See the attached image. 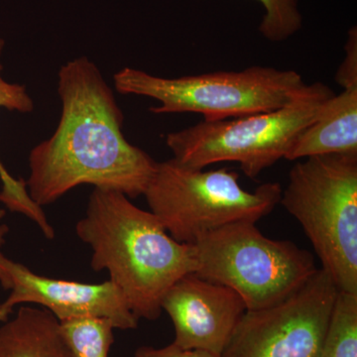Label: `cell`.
I'll return each instance as SVG.
<instances>
[{
    "mask_svg": "<svg viewBox=\"0 0 357 357\" xmlns=\"http://www.w3.org/2000/svg\"><path fill=\"white\" fill-rule=\"evenodd\" d=\"M134 357H222V356L215 352L204 351V349H181L172 342L160 349L147 347V345L138 347L134 354Z\"/></svg>",
    "mask_w": 357,
    "mask_h": 357,
    "instance_id": "ac0fdd59",
    "label": "cell"
},
{
    "mask_svg": "<svg viewBox=\"0 0 357 357\" xmlns=\"http://www.w3.org/2000/svg\"><path fill=\"white\" fill-rule=\"evenodd\" d=\"M4 49V40L0 38V109L20 114H29L34 110V102L28 93L24 86L10 84L2 77L1 56ZM0 178L2 190L0 192V201L11 211H17L34 220L39 225L47 238L54 237V229L45 217L41 206L34 203L30 198L26 183L18 181L7 172L0 161Z\"/></svg>",
    "mask_w": 357,
    "mask_h": 357,
    "instance_id": "4fadbf2b",
    "label": "cell"
},
{
    "mask_svg": "<svg viewBox=\"0 0 357 357\" xmlns=\"http://www.w3.org/2000/svg\"><path fill=\"white\" fill-rule=\"evenodd\" d=\"M265 13L259 25V32L268 41L284 42L300 31L303 16L300 0H257Z\"/></svg>",
    "mask_w": 357,
    "mask_h": 357,
    "instance_id": "2e32d148",
    "label": "cell"
},
{
    "mask_svg": "<svg viewBox=\"0 0 357 357\" xmlns=\"http://www.w3.org/2000/svg\"><path fill=\"white\" fill-rule=\"evenodd\" d=\"M0 357H72L60 321L46 309L21 307L0 326Z\"/></svg>",
    "mask_w": 357,
    "mask_h": 357,
    "instance_id": "7c38bea8",
    "label": "cell"
},
{
    "mask_svg": "<svg viewBox=\"0 0 357 357\" xmlns=\"http://www.w3.org/2000/svg\"><path fill=\"white\" fill-rule=\"evenodd\" d=\"M345 58L335 74V82L344 89L357 86V30L356 26L349 31L345 44Z\"/></svg>",
    "mask_w": 357,
    "mask_h": 357,
    "instance_id": "e0dca14e",
    "label": "cell"
},
{
    "mask_svg": "<svg viewBox=\"0 0 357 357\" xmlns=\"http://www.w3.org/2000/svg\"><path fill=\"white\" fill-rule=\"evenodd\" d=\"M4 217H6V211L0 210V246L6 243V236L9 231L8 227L3 223Z\"/></svg>",
    "mask_w": 357,
    "mask_h": 357,
    "instance_id": "d6986e66",
    "label": "cell"
},
{
    "mask_svg": "<svg viewBox=\"0 0 357 357\" xmlns=\"http://www.w3.org/2000/svg\"><path fill=\"white\" fill-rule=\"evenodd\" d=\"M72 357H109L115 326L109 319L83 318L60 321Z\"/></svg>",
    "mask_w": 357,
    "mask_h": 357,
    "instance_id": "9a60e30c",
    "label": "cell"
},
{
    "mask_svg": "<svg viewBox=\"0 0 357 357\" xmlns=\"http://www.w3.org/2000/svg\"><path fill=\"white\" fill-rule=\"evenodd\" d=\"M321 155H357V86L333 95L298 135L285 159Z\"/></svg>",
    "mask_w": 357,
    "mask_h": 357,
    "instance_id": "8fae6325",
    "label": "cell"
},
{
    "mask_svg": "<svg viewBox=\"0 0 357 357\" xmlns=\"http://www.w3.org/2000/svg\"><path fill=\"white\" fill-rule=\"evenodd\" d=\"M255 223H230L194 244L195 274L236 291L249 311L286 299L318 269L310 251L265 236Z\"/></svg>",
    "mask_w": 357,
    "mask_h": 357,
    "instance_id": "52a82bcc",
    "label": "cell"
},
{
    "mask_svg": "<svg viewBox=\"0 0 357 357\" xmlns=\"http://www.w3.org/2000/svg\"><path fill=\"white\" fill-rule=\"evenodd\" d=\"M76 231L93 249L91 268L109 272L138 319H158L167 291L198 267L194 244L175 241L154 213L119 192L95 188Z\"/></svg>",
    "mask_w": 357,
    "mask_h": 357,
    "instance_id": "7a4b0ae2",
    "label": "cell"
},
{
    "mask_svg": "<svg viewBox=\"0 0 357 357\" xmlns=\"http://www.w3.org/2000/svg\"><path fill=\"white\" fill-rule=\"evenodd\" d=\"M58 77L62 114L53 135L30 153V198L42 208L81 185L130 199L144 195L157 162L124 137L123 114L100 70L79 57Z\"/></svg>",
    "mask_w": 357,
    "mask_h": 357,
    "instance_id": "6da1fadb",
    "label": "cell"
},
{
    "mask_svg": "<svg viewBox=\"0 0 357 357\" xmlns=\"http://www.w3.org/2000/svg\"><path fill=\"white\" fill-rule=\"evenodd\" d=\"M321 357H357V293L338 290Z\"/></svg>",
    "mask_w": 357,
    "mask_h": 357,
    "instance_id": "5bb4252c",
    "label": "cell"
},
{
    "mask_svg": "<svg viewBox=\"0 0 357 357\" xmlns=\"http://www.w3.org/2000/svg\"><path fill=\"white\" fill-rule=\"evenodd\" d=\"M0 284L10 290L3 302L10 310L16 305L32 303L48 310L60 321L98 318L109 319L119 330H133L138 326V319L123 294L110 280L86 284L49 278L0 252Z\"/></svg>",
    "mask_w": 357,
    "mask_h": 357,
    "instance_id": "9c48e42d",
    "label": "cell"
},
{
    "mask_svg": "<svg viewBox=\"0 0 357 357\" xmlns=\"http://www.w3.org/2000/svg\"><path fill=\"white\" fill-rule=\"evenodd\" d=\"M279 204L302 225L338 290L357 293V155L297 162Z\"/></svg>",
    "mask_w": 357,
    "mask_h": 357,
    "instance_id": "3957f363",
    "label": "cell"
},
{
    "mask_svg": "<svg viewBox=\"0 0 357 357\" xmlns=\"http://www.w3.org/2000/svg\"><path fill=\"white\" fill-rule=\"evenodd\" d=\"M337 292L330 274L317 269L286 299L246 310L222 357H321Z\"/></svg>",
    "mask_w": 357,
    "mask_h": 357,
    "instance_id": "ba28073f",
    "label": "cell"
},
{
    "mask_svg": "<svg viewBox=\"0 0 357 357\" xmlns=\"http://www.w3.org/2000/svg\"><path fill=\"white\" fill-rule=\"evenodd\" d=\"M238 180V174L227 168H188L172 158L157 163L143 196L175 241L195 244L230 223L258 222L280 203L279 183H264L249 192Z\"/></svg>",
    "mask_w": 357,
    "mask_h": 357,
    "instance_id": "8992f818",
    "label": "cell"
},
{
    "mask_svg": "<svg viewBox=\"0 0 357 357\" xmlns=\"http://www.w3.org/2000/svg\"><path fill=\"white\" fill-rule=\"evenodd\" d=\"M11 314H13V310L6 307L3 303H0V323H6Z\"/></svg>",
    "mask_w": 357,
    "mask_h": 357,
    "instance_id": "ffe728a7",
    "label": "cell"
},
{
    "mask_svg": "<svg viewBox=\"0 0 357 357\" xmlns=\"http://www.w3.org/2000/svg\"><path fill=\"white\" fill-rule=\"evenodd\" d=\"M335 95L323 83L307 84L292 102L272 112L196 126L169 133L167 146L181 165L204 169L220 162H236L248 178L258 177L285 159L298 135L317 119Z\"/></svg>",
    "mask_w": 357,
    "mask_h": 357,
    "instance_id": "277c9868",
    "label": "cell"
},
{
    "mask_svg": "<svg viewBox=\"0 0 357 357\" xmlns=\"http://www.w3.org/2000/svg\"><path fill=\"white\" fill-rule=\"evenodd\" d=\"M114 82L122 95L147 96L160 102L150 107L155 114L194 112L204 115L206 121L281 109L307 86L296 70L260 66L172 79L123 68L114 75Z\"/></svg>",
    "mask_w": 357,
    "mask_h": 357,
    "instance_id": "5b68a950",
    "label": "cell"
},
{
    "mask_svg": "<svg viewBox=\"0 0 357 357\" xmlns=\"http://www.w3.org/2000/svg\"><path fill=\"white\" fill-rule=\"evenodd\" d=\"M161 307L172 319L174 344L220 356L248 310L236 291L195 273L178 279L167 291Z\"/></svg>",
    "mask_w": 357,
    "mask_h": 357,
    "instance_id": "30bf717a",
    "label": "cell"
}]
</instances>
